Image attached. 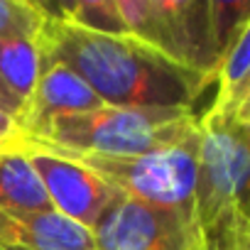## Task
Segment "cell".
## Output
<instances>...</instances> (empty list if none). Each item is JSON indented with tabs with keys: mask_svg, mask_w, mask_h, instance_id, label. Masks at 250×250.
Returning <instances> with one entry per match:
<instances>
[{
	"mask_svg": "<svg viewBox=\"0 0 250 250\" xmlns=\"http://www.w3.org/2000/svg\"><path fill=\"white\" fill-rule=\"evenodd\" d=\"M40 79L37 40H3L0 42V93L10 103L18 123Z\"/></svg>",
	"mask_w": 250,
	"mask_h": 250,
	"instance_id": "12",
	"label": "cell"
},
{
	"mask_svg": "<svg viewBox=\"0 0 250 250\" xmlns=\"http://www.w3.org/2000/svg\"><path fill=\"white\" fill-rule=\"evenodd\" d=\"M105 103L66 66L40 62V79L20 118L25 140L40 135L62 115H81L103 108Z\"/></svg>",
	"mask_w": 250,
	"mask_h": 250,
	"instance_id": "8",
	"label": "cell"
},
{
	"mask_svg": "<svg viewBox=\"0 0 250 250\" xmlns=\"http://www.w3.org/2000/svg\"><path fill=\"white\" fill-rule=\"evenodd\" d=\"M0 250H3V248H0Z\"/></svg>",
	"mask_w": 250,
	"mask_h": 250,
	"instance_id": "21",
	"label": "cell"
},
{
	"mask_svg": "<svg viewBox=\"0 0 250 250\" xmlns=\"http://www.w3.org/2000/svg\"><path fill=\"white\" fill-rule=\"evenodd\" d=\"M0 211L10 213H49L52 201L25 152L10 150L0 155Z\"/></svg>",
	"mask_w": 250,
	"mask_h": 250,
	"instance_id": "11",
	"label": "cell"
},
{
	"mask_svg": "<svg viewBox=\"0 0 250 250\" xmlns=\"http://www.w3.org/2000/svg\"><path fill=\"white\" fill-rule=\"evenodd\" d=\"M22 145H25V133L20 128V123L0 108V152L20 150Z\"/></svg>",
	"mask_w": 250,
	"mask_h": 250,
	"instance_id": "17",
	"label": "cell"
},
{
	"mask_svg": "<svg viewBox=\"0 0 250 250\" xmlns=\"http://www.w3.org/2000/svg\"><path fill=\"white\" fill-rule=\"evenodd\" d=\"M37 49L40 62L71 69L113 108L194 110L211 83V79L169 62L130 35L88 32L49 13Z\"/></svg>",
	"mask_w": 250,
	"mask_h": 250,
	"instance_id": "1",
	"label": "cell"
},
{
	"mask_svg": "<svg viewBox=\"0 0 250 250\" xmlns=\"http://www.w3.org/2000/svg\"><path fill=\"white\" fill-rule=\"evenodd\" d=\"M8 152H10V150H8ZM0 155H3V152H0Z\"/></svg>",
	"mask_w": 250,
	"mask_h": 250,
	"instance_id": "20",
	"label": "cell"
},
{
	"mask_svg": "<svg viewBox=\"0 0 250 250\" xmlns=\"http://www.w3.org/2000/svg\"><path fill=\"white\" fill-rule=\"evenodd\" d=\"M91 235L96 250H189L199 230L189 216L174 208L118 194Z\"/></svg>",
	"mask_w": 250,
	"mask_h": 250,
	"instance_id": "6",
	"label": "cell"
},
{
	"mask_svg": "<svg viewBox=\"0 0 250 250\" xmlns=\"http://www.w3.org/2000/svg\"><path fill=\"white\" fill-rule=\"evenodd\" d=\"M47 13L32 0H0V42L37 40Z\"/></svg>",
	"mask_w": 250,
	"mask_h": 250,
	"instance_id": "14",
	"label": "cell"
},
{
	"mask_svg": "<svg viewBox=\"0 0 250 250\" xmlns=\"http://www.w3.org/2000/svg\"><path fill=\"white\" fill-rule=\"evenodd\" d=\"M204 250H250V213H230L201 233Z\"/></svg>",
	"mask_w": 250,
	"mask_h": 250,
	"instance_id": "16",
	"label": "cell"
},
{
	"mask_svg": "<svg viewBox=\"0 0 250 250\" xmlns=\"http://www.w3.org/2000/svg\"><path fill=\"white\" fill-rule=\"evenodd\" d=\"M64 155L88 167L93 174H98L123 196H130L152 206L174 208L191 218L196 160H199V128L174 147L138 157H101V155H74V152Z\"/></svg>",
	"mask_w": 250,
	"mask_h": 250,
	"instance_id": "4",
	"label": "cell"
},
{
	"mask_svg": "<svg viewBox=\"0 0 250 250\" xmlns=\"http://www.w3.org/2000/svg\"><path fill=\"white\" fill-rule=\"evenodd\" d=\"M250 120L206 110L199 118V160L191 218L199 233L248 211Z\"/></svg>",
	"mask_w": 250,
	"mask_h": 250,
	"instance_id": "3",
	"label": "cell"
},
{
	"mask_svg": "<svg viewBox=\"0 0 250 250\" xmlns=\"http://www.w3.org/2000/svg\"><path fill=\"white\" fill-rule=\"evenodd\" d=\"M0 248L3 250H96L88 228L49 213L0 211Z\"/></svg>",
	"mask_w": 250,
	"mask_h": 250,
	"instance_id": "9",
	"label": "cell"
},
{
	"mask_svg": "<svg viewBox=\"0 0 250 250\" xmlns=\"http://www.w3.org/2000/svg\"><path fill=\"white\" fill-rule=\"evenodd\" d=\"M189 250H204V238H201V233H199V238L191 243V248Z\"/></svg>",
	"mask_w": 250,
	"mask_h": 250,
	"instance_id": "19",
	"label": "cell"
},
{
	"mask_svg": "<svg viewBox=\"0 0 250 250\" xmlns=\"http://www.w3.org/2000/svg\"><path fill=\"white\" fill-rule=\"evenodd\" d=\"M213 79L216 98L208 110L250 120V22H245L221 54Z\"/></svg>",
	"mask_w": 250,
	"mask_h": 250,
	"instance_id": "10",
	"label": "cell"
},
{
	"mask_svg": "<svg viewBox=\"0 0 250 250\" xmlns=\"http://www.w3.org/2000/svg\"><path fill=\"white\" fill-rule=\"evenodd\" d=\"M208 15H211L213 44H216V52H218V59H221V54L233 42L238 30L245 22H250V3L248 0H230V3L208 0Z\"/></svg>",
	"mask_w": 250,
	"mask_h": 250,
	"instance_id": "15",
	"label": "cell"
},
{
	"mask_svg": "<svg viewBox=\"0 0 250 250\" xmlns=\"http://www.w3.org/2000/svg\"><path fill=\"white\" fill-rule=\"evenodd\" d=\"M44 13L57 15L81 30L98 35H128L115 0H74V3H40Z\"/></svg>",
	"mask_w": 250,
	"mask_h": 250,
	"instance_id": "13",
	"label": "cell"
},
{
	"mask_svg": "<svg viewBox=\"0 0 250 250\" xmlns=\"http://www.w3.org/2000/svg\"><path fill=\"white\" fill-rule=\"evenodd\" d=\"M125 32L169 62L213 81L218 52L208 0H115Z\"/></svg>",
	"mask_w": 250,
	"mask_h": 250,
	"instance_id": "5",
	"label": "cell"
},
{
	"mask_svg": "<svg viewBox=\"0 0 250 250\" xmlns=\"http://www.w3.org/2000/svg\"><path fill=\"white\" fill-rule=\"evenodd\" d=\"M25 152L52 201V208L88 230L118 196V191L98 174L59 150L25 145Z\"/></svg>",
	"mask_w": 250,
	"mask_h": 250,
	"instance_id": "7",
	"label": "cell"
},
{
	"mask_svg": "<svg viewBox=\"0 0 250 250\" xmlns=\"http://www.w3.org/2000/svg\"><path fill=\"white\" fill-rule=\"evenodd\" d=\"M0 108H3L8 115H13V118H15V113H13V108H10V103L5 101V96H3V93H0ZM15 120H18V118H15Z\"/></svg>",
	"mask_w": 250,
	"mask_h": 250,
	"instance_id": "18",
	"label": "cell"
},
{
	"mask_svg": "<svg viewBox=\"0 0 250 250\" xmlns=\"http://www.w3.org/2000/svg\"><path fill=\"white\" fill-rule=\"evenodd\" d=\"M199 128L194 110L113 108L103 105L81 115H62L25 140V145L57 147L74 155L138 157L179 145Z\"/></svg>",
	"mask_w": 250,
	"mask_h": 250,
	"instance_id": "2",
	"label": "cell"
}]
</instances>
